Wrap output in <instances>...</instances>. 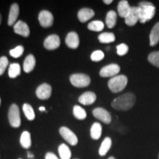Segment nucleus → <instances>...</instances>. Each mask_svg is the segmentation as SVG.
<instances>
[{"mask_svg": "<svg viewBox=\"0 0 159 159\" xmlns=\"http://www.w3.org/2000/svg\"><path fill=\"white\" fill-rule=\"evenodd\" d=\"M136 96L133 93H125L113 100L111 106L117 111H128L134 107Z\"/></svg>", "mask_w": 159, "mask_h": 159, "instance_id": "1", "label": "nucleus"}, {"mask_svg": "<svg viewBox=\"0 0 159 159\" xmlns=\"http://www.w3.org/2000/svg\"><path fill=\"white\" fill-rule=\"evenodd\" d=\"M115 39H116V38H115L114 33H108V32L101 33V34H99L98 36L99 41L102 43H112L115 41Z\"/></svg>", "mask_w": 159, "mask_h": 159, "instance_id": "26", "label": "nucleus"}, {"mask_svg": "<svg viewBox=\"0 0 159 159\" xmlns=\"http://www.w3.org/2000/svg\"><path fill=\"white\" fill-rule=\"evenodd\" d=\"M97 99V95L92 91H86L79 97L78 101L83 105H90L94 103Z\"/></svg>", "mask_w": 159, "mask_h": 159, "instance_id": "16", "label": "nucleus"}, {"mask_svg": "<svg viewBox=\"0 0 159 159\" xmlns=\"http://www.w3.org/2000/svg\"><path fill=\"white\" fill-rule=\"evenodd\" d=\"M102 125L99 122H94L91 125L90 130V135L91 139L94 140H98L102 136Z\"/></svg>", "mask_w": 159, "mask_h": 159, "instance_id": "20", "label": "nucleus"}, {"mask_svg": "<svg viewBox=\"0 0 159 159\" xmlns=\"http://www.w3.org/2000/svg\"><path fill=\"white\" fill-rule=\"evenodd\" d=\"M88 29L91 31L101 32L104 29V23L99 20H95L89 24Z\"/></svg>", "mask_w": 159, "mask_h": 159, "instance_id": "30", "label": "nucleus"}, {"mask_svg": "<svg viewBox=\"0 0 159 159\" xmlns=\"http://www.w3.org/2000/svg\"><path fill=\"white\" fill-rule=\"evenodd\" d=\"M66 44L71 49H77L80 44L79 35L76 32H70L67 34L65 39Z\"/></svg>", "mask_w": 159, "mask_h": 159, "instance_id": "14", "label": "nucleus"}, {"mask_svg": "<svg viewBox=\"0 0 159 159\" xmlns=\"http://www.w3.org/2000/svg\"><path fill=\"white\" fill-rule=\"evenodd\" d=\"M139 21V7H131L128 14L125 18V24L132 27Z\"/></svg>", "mask_w": 159, "mask_h": 159, "instance_id": "12", "label": "nucleus"}, {"mask_svg": "<svg viewBox=\"0 0 159 159\" xmlns=\"http://www.w3.org/2000/svg\"><path fill=\"white\" fill-rule=\"evenodd\" d=\"M19 15V6L17 3L12 4L10 7V11L8 14V19H7V25L9 26H14L17 22V19Z\"/></svg>", "mask_w": 159, "mask_h": 159, "instance_id": "15", "label": "nucleus"}, {"mask_svg": "<svg viewBox=\"0 0 159 159\" xmlns=\"http://www.w3.org/2000/svg\"><path fill=\"white\" fill-rule=\"evenodd\" d=\"M158 159H159V155H158Z\"/></svg>", "mask_w": 159, "mask_h": 159, "instance_id": "42", "label": "nucleus"}, {"mask_svg": "<svg viewBox=\"0 0 159 159\" xmlns=\"http://www.w3.org/2000/svg\"><path fill=\"white\" fill-rule=\"evenodd\" d=\"M58 153L61 159H70L71 152L68 145L61 144L58 147Z\"/></svg>", "mask_w": 159, "mask_h": 159, "instance_id": "25", "label": "nucleus"}, {"mask_svg": "<svg viewBox=\"0 0 159 159\" xmlns=\"http://www.w3.org/2000/svg\"><path fill=\"white\" fill-rule=\"evenodd\" d=\"M1 102H2V99L0 98V105H1Z\"/></svg>", "mask_w": 159, "mask_h": 159, "instance_id": "41", "label": "nucleus"}, {"mask_svg": "<svg viewBox=\"0 0 159 159\" xmlns=\"http://www.w3.org/2000/svg\"><path fill=\"white\" fill-rule=\"evenodd\" d=\"M95 118L99 119L105 124H110L111 122V116L108 111L102 108H96L92 111Z\"/></svg>", "mask_w": 159, "mask_h": 159, "instance_id": "10", "label": "nucleus"}, {"mask_svg": "<svg viewBox=\"0 0 159 159\" xmlns=\"http://www.w3.org/2000/svg\"><path fill=\"white\" fill-rule=\"evenodd\" d=\"M108 159H116V158H115L114 156H111V157H109Z\"/></svg>", "mask_w": 159, "mask_h": 159, "instance_id": "40", "label": "nucleus"}, {"mask_svg": "<svg viewBox=\"0 0 159 159\" xmlns=\"http://www.w3.org/2000/svg\"><path fill=\"white\" fill-rule=\"evenodd\" d=\"M159 42V22L156 23L152 27L150 34V44L154 47Z\"/></svg>", "mask_w": 159, "mask_h": 159, "instance_id": "21", "label": "nucleus"}, {"mask_svg": "<svg viewBox=\"0 0 159 159\" xmlns=\"http://www.w3.org/2000/svg\"><path fill=\"white\" fill-rule=\"evenodd\" d=\"M8 58L6 56H2L0 57V76H2L8 66Z\"/></svg>", "mask_w": 159, "mask_h": 159, "instance_id": "34", "label": "nucleus"}, {"mask_svg": "<svg viewBox=\"0 0 159 159\" xmlns=\"http://www.w3.org/2000/svg\"><path fill=\"white\" fill-rule=\"evenodd\" d=\"M129 47L125 43H120L116 47V52L119 56H123L128 52Z\"/></svg>", "mask_w": 159, "mask_h": 159, "instance_id": "35", "label": "nucleus"}, {"mask_svg": "<svg viewBox=\"0 0 159 159\" xmlns=\"http://www.w3.org/2000/svg\"><path fill=\"white\" fill-rule=\"evenodd\" d=\"M20 144L25 149H29L32 145L31 135L28 131H24L20 136Z\"/></svg>", "mask_w": 159, "mask_h": 159, "instance_id": "23", "label": "nucleus"}, {"mask_svg": "<svg viewBox=\"0 0 159 159\" xmlns=\"http://www.w3.org/2000/svg\"><path fill=\"white\" fill-rule=\"evenodd\" d=\"M2 20V14H1V13H0V25H1Z\"/></svg>", "mask_w": 159, "mask_h": 159, "instance_id": "39", "label": "nucleus"}, {"mask_svg": "<svg viewBox=\"0 0 159 159\" xmlns=\"http://www.w3.org/2000/svg\"><path fill=\"white\" fill-rule=\"evenodd\" d=\"M45 159H58L56 155L53 152H48L45 155Z\"/></svg>", "mask_w": 159, "mask_h": 159, "instance_id": "36", "label": "nucleus"}, {"mask_svg": "<svg viewBox=\"0 0 159 159\" xmlns=\"http://www.w3.org/2000/svg\"><path fill=\"white\" fill-rule=\"evenodd\" d=\"M39 111H41V112H43V111H46L45 107H43V106L40 107V108H39Z\"/></svg>", "mask_w": 159, "mask_h": 159, "instance_id": "38", "label": "nucleus"}, {"mask_svg": "<svg viewBox=\"0 0 159 159\" xmlns=\"http://www.w3.org/2000/svg\"><path fill=\"white\" fill-rule=\"evenodd\" d=\"M20 74H21V66L19 63H11L8 68V76L13 79L19 76Z\"/></svg>", "mask_w": 159, "mask_h": 159, "instance_id": "27", "label": "nucleus"}, {"mask_svg": "<svg viewBox=\"0 0 159 159\" xmlns=\"http://www.w3.org/2000/svg\"><path fill=\"white\" fill-rule=\"evenodd\" d=\"M148 61L151 64L159 68V51L151 52L148 55Z\"/></svg>", "mask_w": 159, "mask_h": 159, "instance_id": "31", "label": "nucleus"}, {"mask_svg": "<svg viewBox=\"0 0 159 159\" xmlns=\"http://www.w3.org/2000/svg\"><path fill=\"white\" fill-rule=\"evenodd\" d=\"M24 50H25V49H24L23 46L19 45V46H17V47H15V48L11 49L9 52V53L11 57H14V58H18V57H21V55H23Z\"/></svg>", "mask_w": 159, "mask_h": 159, "instance_id": "32", "label": "nucleus"}, {"mask_svg": "<svg viewBox=\"0 0 159 159\" xmlns=\"http://www.w3.org/2000/svg\"><path fill=\"white\" fill-rule=\"evenodd\" d=\"M117 21V14L114 11H110L108 12L105 18V24L108 28H113L115 27Z\"/></svg>", "mask_w": 159, "mask_h": 159, "instance_id": "24", "label": "nucleus"}, {"mask_svg": "<svg viewBox=\"0 0 159 159\" xmlns=\"http://www.w3.org/2000/svg\"><path fill=\"white\" fill-rule=\"evenodd\" d=\"M13 30H14L16 34L19 35L25 38H27L30 34L28 25L25 23V21H21V20L18 21L15 24L14 26H13Z\"/></svg>", "mask_w": 159, "mask_h": 159, "instance_id": "13", "label": "nucleus"}, {"mask_svg": "<svg viewBox=\"0 0 159 159\" xmlns=\"http://www.w3.org/2000/svg\"><path fill=\"white\" fill-rule=\"evenodd\" d=\"M73 115L75 118L79 119V120H83L86 118L87 114L85 109H83L82 107L79 105H75L73 108Z\"/></svg>", "mask_w": 159, "mask_h": 159, "instance_id": "29", "label": "nucleus"}, {"mask_svg": "<svg viewBox=\"0 0 159 159\" xmlns=\"http://www.w3.org/2000/svg\"><path fill=\"white\" fill-rule=\"evenodd\" d=\"M120 71V66L116 63H111L102 67L99 71V75L102 77H114Z\"/></svg>", "mask_w": 159, "mask_h": 159, "instance_id": "7", "label": "nucleus"}, {"mask_svg": "<svg viewBox=\"0 0 159 159\" xmlns=\"http://www.w3.org/2000/svg\"><path fill=\"white\" fill-rule=\"evenodd\" d=\"M61 45V39L57 35H50L46 38L43 41V47L47 50H54L58 48Z\"/></svg>", "mask_w": 159, "mask_h": 159, "instance_id": "9", "label": "nucleus"}, {"mask_svg": "<svg viewBox=\"0 0 159 159\" xmlns=\"http://www.w3.org/2000/svg\"><path fill=\"white\" fill-rule=\"evenodd\" d=\"M105 57V54L101 50H96L91 55V60L94 62H99L101 61Z\"/></svg>", "mask_w": 159, "mask_h": 159, "instance_id": "33", "label": "nucleus"}, {"mask_svg": "<svg viewBox=\"0 0 159 159\" xmlns=\"http://www.w3.org/2000/svg\"><path fill=\"white\" fill-rule=\"evenodd\" d=\"M60 135L64 139V140L71 146H75L78 143V139L73 131L67 127H61L59 129Z\"/></svg>", "mask_w": 159, "mask_h": 159, "instance_id": "6", "label": "nucleus"}, {"mask_svg": "<svg viewBox=\"0 0 159 159\" xmlns=\"http://www.w3.org/2000/svg\"><path fill=\"white\" fill-rule=\"evenodd\" d=\"M94 11L92 9L88 7H83L81 8L77 13V18L79 21L82 23L86 22L87 21L92 19L94 16Z\"/></svg>", "mask_w": 159, "mask_h": 159, "instance_id": "17", "label": "nucleus"}, {"mask_svg": "<svg viewBox=\"0 0 159 159\" xmlns=\"http://www.w3.org/2000/svg\"><path fill=\"white\" fill-rule=\"evenodd\" d=\"M139 21L144 24L149 21L156 14V7L150 2H141L139 5Z\"/></svg>", "mask_w": 159, "mask_h": 159, "instance_id": "2", "label": "nucleus"}, {"mask_svg": "<svg viewBox=\"0 0 159 159\" xmlns=\"http://www.w3.org/2000/svg\"><path fill=\"white\" fill-rule=\"evenodd\" d=\"M103 2H104L105 4H106V5H110V4L113 2V1L112 0H104V1H103Z\"/></svg>", "mask_w": 159, "mask_h": 159, "instance_id": "37", "label": "nucleus"}, {"mask_svg": "<svg viewBox=\"0 0 159 159\" xmlns=\"http://www.w3.org/2000/svg\"><path fill=\"white\" fill-rule=\"evenodd\" d=\"M112 145V141L110 137H106L102 141V144L100 145V148L99 149V154L100 156H105L108 153V152L111 148Z\"/></svg>", "mask_w": 159, "mask_h": 159, "instance_id": "22", "label": "nucleus"}, {"mask_svg": "<svg viewBox=\"0 0 159 159\" xmlns=\"http://www.w3.org/2000/svg\"><path fill=\"white\" fill-rule=\"evenodd\" d=\"M35 58L33 55H28L24 61L23 69L26 73H30L33 70L35 66Z\"/></svg>", "mask_w": 159, "mask_h": 159, "instance_id": "18", "label": "nucleus"}, {"mask_svg": "<svg viewBox=\"0 0 159 159\" xmlns=\"http://www.w3.org/2000/svg\"><path fill=\"white\" fill-rule=\"evenodd\" d=\"M69 80H70L71 85L77 88H85V87L89 86L91 83L90 77L82 73L71 75L69 77Z\"/></svg>", "mask_w": 159, "mask_h": 159, "instance_id": "5", "label": "nucleus"}, {"mask_svg": "<svg viewBox=\"0 0 159 159\" xmlns=\"http://www.w3.org/2000/svg\"><path fill=\"white\" fill-rule=\"evenodd\" d=\"M8 121L12 128H18L21 125V117H20V111L19 106L15 103L10 106L8 110Z\"/></svg>", "mask_w": 159, "mask_h": 159, "instance_id": "4", "label": "nucleus"}, {"mask_svg": "<svg viewBox=\"0 0 159 159\" xmlns=\"http://www.w3.org/2000/svg\"><path fill=\"white\" fill-rule=\"evenodd\" d=\"M19 159H21V158H19Z\"/></svg>", "mask_w": 159, "mask_h": 159, "instance_id": "43", "label": "nucleus"}, {"mask_svg": "<svg viewBox=\"0 0 159 159\" xmlns=\"http://www.w3.org/2000/svg\"><path fill=\"white\" fill-rule=\"evenodd\" d=\"M35 94L40 99H48L52 95V86L48 83H42L37 88Z\"/></svg>", "mask_w": 159, "mask_h": 159, "instance_id": "11", "label": "nucleus"}, {"mask_svg": "<svg viewBox=\"0 0 159 159\" xmlns=\"http://www.w3.org/2000/svg\"><path fill=\"white\" fill-rule=\"evenodd\" d=\"M128 80L125 75H119L109 80L108 86L113 93H118L124 90L128 85Z\"/></svg>", "mask_w": 159, "mask_h": 159, "instance_id": "3", "label": "nucleus"}, {"mask_svg": "<svg viewBox=\"0 0 159 159\" xmlns=\"http://www.w3.org/2000/svg\"><path fill=\"white\" fill-rule=\"evenodd\" d=\"M22 109L26 118L28 119L29 121L34 120L35 118V111L30 105L28 104V103H25V104L23 105Z\"/></svg>", "mask_w": 159, "mask_h": 159, "instance_id": "28", "label": "nucleus"}, {"mask_svg": "<svg viewBox=\"0 0 159 159\" xmlns=\"http://www.w3.org/2000/svg\"><path fill=\"white\" fill-rule=\"evenodd\" d=\"M39 21L41 27L47 28L51 27L54 22V17L52 13L48 11H41L39 14Z\"/></svg>", "mask_w": 159, "mask_h": 159, "instance_id": "8", "label": "nucleus"}, {"mask_svg": "<svg viewBox=\"0 0 159 159\" xmlns=\"http://www.w3.org/2000/svg\"><path fill=\"white\" fill-rule=\"evenodd\" d=\"M130 6L129 5L128 2L127 0H122L118 4L117 7V11H118V14L120 17L125 18L128 14L129 11L130 10Z\"/></svg>", "mask_w": 159, "mask_h": 159, "instance_id": "19", "label": "nucleus"}]
</instances>
